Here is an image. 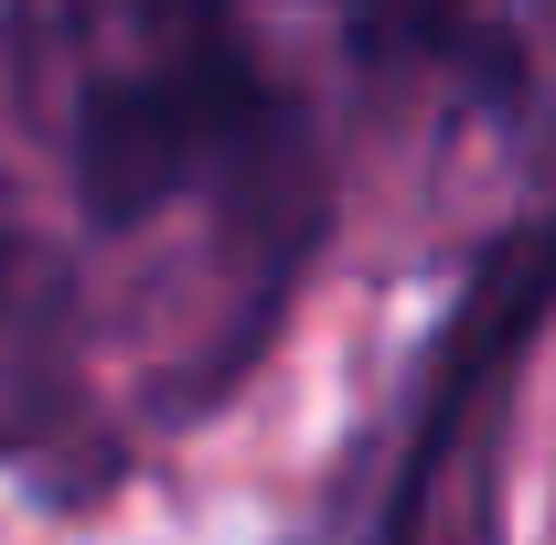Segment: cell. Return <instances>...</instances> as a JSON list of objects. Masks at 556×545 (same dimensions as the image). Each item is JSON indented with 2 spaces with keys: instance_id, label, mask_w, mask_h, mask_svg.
I'll use <instances>...</instances> for the list:
<instances>
[{
  "instance_id": "1",
  "label": "cell",
  "mask_w": 556,
  "mask_h": 545,
  "mask_svg": "<svg viewBox=\"0 0 556 545\" xmlns=\"http://www.w3.org/2000/svg\"><path fill=\"white\" fill-rule=\"evenodd\" d=\"M22 43L65 97V161L97 225L225 193L247 225H311L300 129L225 0H22Z\"/></svg>"
},
{
  "instance_id": "2",
  "label": "cell",
  "mask_w": 556,
  "mask_h": 545,
  "mask_svg": "<svg viewBox=\"0 0 556 545\" xmlns=\"http://www.w3.org/2000/svg\"><path fill=\"white\" fill-rule=\"evenodd\" d=\"M546 310H556V214H535V225H525V236H514V246L482 268L471 310H460V342L439 353V385H428V407H417V439H407V460H396L386 514H375V545H428V492H439L450 439L471 428L482 385L503 375V353L535 332Z\"/></svg>"
},
{
  "instance_id": "3",
  "label": "cell",
  "mask_w": 556,
  "mask_h": 545,
  "mask_svg": "<svg viewBox=\"0 0 556 545\" xmlns=\"http://www.w3.org/2000/svg\"><path fill=\"white\" fill-rule=\"evenodd\" d=\"M54 396H65V278L0 214V460L54 428Z\"/></svg>"
}]
</instances>
